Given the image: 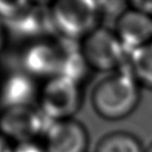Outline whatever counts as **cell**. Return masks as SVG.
Masks as SVG:
<instances>
[{
  "mask_svg": "<svg viewBox=\"0 0 152 152\" xmlns=\"http://www.w3.org/2000/svg\"><path fill=\"white\" fill-rule=\"evenodd\" d=\"M139 86L127 68L108 73L93 88L91 103L94 112L107 121L127 118L139 105Z\"/></svg>",
  "mask_w": 152,
  "mask_h": 152,
  "instance_id": "1",
  "label": "cell"
},
{
  "mask_svg": "<svg viewBox=\"0 0 152 152\" xmlns=\"http://www.w3.org/2000/svg\"><path fill=\"white\" fill-rule=\"evenodd\" d=\"M49 9L54 31L76 42L96 29L101 17L98 1L92 0H61Z\"/></svg>",
  "mask_w": 152,
  "mask_h": 152,
  "instance_id": "2",
  "label": "cell"
},
{
  "mask_svg": "<svg viewBox=\"0 0 152 152\" xmlns=\"http://www.w3.org/2000/svg\"><path fill=\"white\" fill-rule=\"evenodd\" d=\"M80 51L90 69L113 73L125 68L128 53L114 30L98 26L80 41Z\"/></svg>",
  "mask_w": 152,
  "mask_h": 152,
  "instance_id": "3",
  "label": "cell"
},
{
  "mask_svg": "<svg viewBox=\"0 0 152 152\" xmlns=\"http://www.w3.org/2000/svg\"><path fill=\"white\" fill-rule=\"evenodd\" d=\"M39 108L52 122L72 119L81 105L78 83L55 76L48 79L39 94Z\"/></svg>",
  "mask_w": 152,
  "mask_h": 152,
  "instance_id": "4",
  "label": "cell"
},
{
  "mask_svg": "<svg viewBox=\"0 0 152 152\" xmlns=\"http://www.w3.org/2000/svg\"><path fill=\"white\" fill-rule=\"evenodd\" d=\"M52 121L40 108L30 106L3 108L0 115V133L11 142L34 141L47 132Z\"/></svg>",
  "mask_w": 152,
  "mask_h": 152,
  "instance_id": "5",
  "label": "cell"
},
{
  "mask_svg": "<svg viewBox=\"0 0 152 152\" xmlns=\"http://www.w3.org/2000/svg\"><path fill=\"white\" fill-rule=\"evenodd\" d=\"M61 51L57 43L38 41L29 45L22 54V71L32 78H47L58 76Z\"/></svg>",
  "mask_w": 152,
  "mask_h": 152,
  "instance_id": "6",
  "label": "cell"
},
{
  "mask_svg": "<svg viewBox=\"0 0 152 152\" xmlns=\"http://www.w3.org/2000/svg\"><path fill=\"white\" fill-rule=\"evenodd\" d=\"M46 152H87L89 133L83 123L75 119L56 121L45 133Z\"/></svg>",
  "mask_w": 152,
  "mask_h": 152,
  "instance_id": "7",
  "label": "cell"
},
{
  "mask_svg": "<svg viewBox=\"0 0 152 152\" xmlns=\"http://www.w3.org/2000/svg\"><path fill=\"white\" fill-rule=\"evenodd\" d=\"M114 31L129 55L152 42V17L129 7L116 20Z\"/></svg>",
  "mask_w": 152,
  "mask_h": 152,
  "instance_id": "8",
  "label": "cell"
},
{
  "mask_svg": "<svg viewBox=\"0 0 152 152\" xmlns=\"http://www.w3.org/2000/svg\"><path fill=\"white\" fill-rule=\"evenodd\" d=\"M36 81L22 72L12 73L4 79L0 89V103L3 108L30 106L39 96Z\"/></svg>",
  "mask_w": 152,
  "mask_h": 152,
  "instance_id": "9",
  "label": "cell"
},
{
  "mask_svg": "<svg viewBox=\"0 0 152 152\" xmlns=\"http://www.w3.org/2000/svg\"><path fill=\"white\" fill-rule=\"evenodd\" d=\"M126 66L139 85L152 89V42L131 52Z\"/></svg>",
  "mask_w": 152,
  "mask_h": 152,
  "instance_id": "10",
  "label": "cell"
},
{
  "mask_svg": "<svg viewBox=\"0 0 152 152\" xmlns=\"http://www.w3.org/2000/svg\"><path fill=\"white\" fill-rule=\"evenodd\" d=\"M95 152H145L141 141L128 131H112L98 141Z\"/></svg>",
  "mask_w": 152,
  "mask_h": 152,
  "instance_id": "11",
  "label": "cell"
},
{
  "mask_svg": "<svg viewBox=\"0 0 152 152\" xmlns=\"http://www.w3.org/2000/svg\"><path fill=\"white\" fill-rule=\"evenodd\" d=\"M14 152H46V150L44 145H41L34 140L17 143L14 146Z\"/></svg>",
  "mask_w": 152,
  "mask_h": 152,
  "instance_id": "12",
  "label": "cell"
},
{
  "mask_svg": "<svg viewBox=\"0 0 152 152\" xmlns=\"http://www.w3.org/2000/svg\"><path fill=\"white\" fill-rule=\"evenodd\" d=\"M129 5L132 9L152 17V1H132L129 3Z\"/></svg>",
  "mask_w": 152,
  "mask_h": 152,
  "instance_id": "13",
  "label": "cell"
},
{
  "mask_svg": "<svg viewBox=\"0 0 152 152\" xmlns=\"http://www.w3.org/2000/svg\"><path fill=\"white\" fill-rule=\"evenodd\" d=\"M0 152H14V146L9 139L0 133Z\"/></svg>",
  "mask_w": 152,
  "mask_h": 152,
  "instance_id": "14",
  "label": "cell"
},
{
  "mask_svg": "<svg viewBox=\"0 0 152 152\" xmlns=\"http://www.w3.org/2000/svg\"><path fill=\"white\" fill-rule=\"evenodd\" d=\"M5 25L3 24V22L0 19V51L2 50L3 46H4L5 42Z\"/></svg>",
  "mask_w": 152,
  "mask_h": 152,
  "instance_id": "15",
  "label": "cell"
},
{
  "mask_svg": "<svg viewBox=\"0 0 152 152\" xmlns=\"http://www.w3.org/2000/svg\"><path fill=\"white\" fill-rule=\"evenodd\" d=\"M145 152H152V142L149 144L147 148H145Z\"/></svg>",
  "mask_w": 152,
  "mask_h": 152,
  "instance_id": "16",
  "label": "cell"
}]
</instances>
